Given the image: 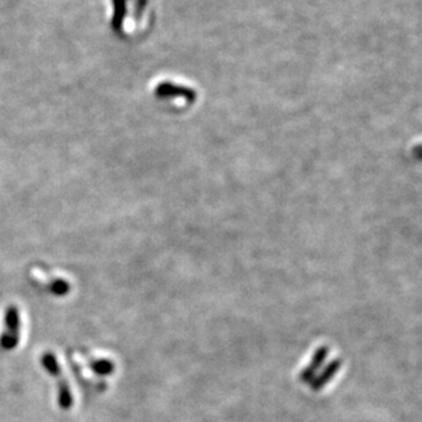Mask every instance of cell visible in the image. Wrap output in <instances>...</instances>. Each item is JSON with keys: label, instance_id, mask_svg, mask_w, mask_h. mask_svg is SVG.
I'll list each match as a JSON object with an SVG mask.
<instances>
[{"label": "cell", "instance_id": "cell-1", "mask_svg": "<svg viewBox=\"0 0 422 422\" xmlns=\"http://www.w3.org/2000/svg\"><path fill=\"white\" fill-rule=\"evenodd\" d=\"M114 3V26L122 25L121 29L125 30L126 23L133 18V23H146V14L148 7V0H113Z\"/></svg>", "mask_w": 422, "mask_h": 422}, {"label": "cell", "instance_id": "cell-2", "mask_svg": "<svg viewBox=\"0 0 422 422\" xmlns=\"http://www.w3.org/2000/svg\"><path fill=\"white\" fill-rule=\"evenodd\" d=\"M19 340V314L15 306H10L4 315V332L0 336V347L12 350Z\"/></svg>", "mask_w": 422, "mask_h": 422}, {"label": "cell", "instance_id": "cell-3", "mask_svg": "<svg viewBox=\"0 0 422 422\" xmlns=\"http://www.w3.org/2000/svg\"><path fill=\"white\" fill-rule=\"evenodd\" d=\"M326 355H328V348H326V347H321V348H318V350L315 351L314 358H313L310 366H307V369L302 373V380H303V381L310 380V379L315 375V372H317V370L321 368V365L324 364Z\"/></svg>", "mask_w": 422, "mask_h": 422}, {"label": "cell", "instance_id": "cell-4", "mask_svg": "<svg viewBox=\"0 0 422 422\" xmlns=\"http://www.w3.org/2000/svg\"><path fill=\"white\" fill-rule=\"evenodd\" d=\"M339 368H340V361H333V362L324 370V373L315 380V383H314V390H318L320 387H322L324 384H326V383L335 376V373L339 370Z\"/></svg>", "mask_w": 422, "mask_h": 422}, {"label": "cell", "instance_id": "cell-5", "mask_svg": "<svg viewBox=\"0 0 422 422\" xmlns=\"http://www.w3.org/2000/svg\"><path fill=\"white\" fill-rule=\"evenodd\" d=\"M413 154H414V157H416L417 159H422V146L416 147L414 151H413Z\"/></svg>", "mask_w": 422, "mask_h": 422}]
</instances>
